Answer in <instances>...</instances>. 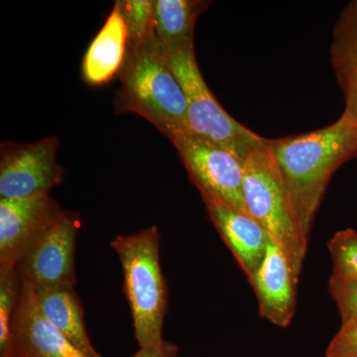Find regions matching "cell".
Wrapping results in <instances>:
<instances>
[{
	"instance_id": "9c48e42d",
	"label": "cell",
	"mask_w": 357,
	"mask_h": 357,
	"mask_svg": "<svg viewBox=\"0 0 357 357\" xmlns=\"http://www.w3.org/2000/svg\"><path fill=\"white\" fill-rule=\"evenodd\" d=\"M63 211L51 195L0 199V268L17 267Z\"/></svg>"
},
{
	"instance_id": "7402d4cb",
	"label": "cell",
	"mask_w": 357,
	"mask_h": 357,
	"mask_svg": "<svg viewBox=\"0 0 357 357\" xmlns=\"http://www.w3.org/2000/svg\"><path fill=\"white\" fill-rule=\"evenodd\" d=\"M345 96V107L342 115L357 126V77L342 89Z\"/></svg>"
},
{
	"instance_id": "6da1fadb",
	"label": "cell",
	"mask_w": 357,
	"mask_h": 357,
	"mask_svg": "<svg viewBox=\"0 0 357 357\" xmlns=\"http://www.w3.org/2000/svg\"><path fill=\"white\" fill-rule=\"evenodd\" d=\"M266 147L309 237L333 174L357 156V126L342 115L318 130L267 139Z\"/></svg>"
},
{
	"instance_id": "5bb4252c",
	"label": "cell",
	"mask_w": 357,
	"mask_h": 357,
	"mask_svg": "<svg viewBox=\"0 0 357 357\" xmlns=\"http://www.w3.org/2000/svg\"><path fill=\"white\" fill-rule=\"evenodd\" d=\"M33 289L40 310L63 335L86 356L102 357L96 351L86 332L84 309L76 286Z\"/></svg>"
},
{
	"instance_id": "277c9868",
	"label": "cell",
	"mask_w": 357,
	"mask_h": 357,
	"mask_svg": "<svg viewBox=\"0 0 357 357\" xmlns=\"http://www.w3.org/2000/svg\"><path fill=\"white\" fill-rule=\"evenodd\" d=\"M243 191L248 213L267 230L272 241L287 255L300 280L309 237L303 230L266 145L246 157Z\"/></svg>"
},
{
	"instance_id": "ac0fdd59",
	"label": "cell",
	"mask_w": 357,
	"mask_h": 357,
	"mask_svg": "<svg viewBox=\"0 0 357 357\" xmlns=\"http://www.w3.org/2000/svg\"><path fill=\"white\" fill-rule=\"evenodd\" d=\"M21 284L17 268H0V357H11V326Z\"/></svg>"
},
{
	"instance_id": "4fadbf2b",
	"label": "cell",
	"mask_w": 357,
	"mask_h": 357,
	"mask_svg": "<svg viewBox=\"0 0 357 357\" xmlns=\"http://www.w3.org/2000/svg\"><path fill=\"white\" fill-rule=\"evenodd\" d=\"M128 52V30L119 4L107 16L84 56L82 72L86 83L102 86L119 77Z\"/></svg>"
},
{
	"instance_id": "2e32d148",
	"label": "cell",
	"mask_w": 357,
	"mask_h": 357,
	"mask_svg": "<svg viewBox=\"0 0 357 357\" xmlns=\"http://www.w3.org/2000/svg\"><path fill=\"white\" fill-rule=\"evenodd\" d=\"M331 64L342 89L357 77V0L349 2L338 16L331 45Z\"/></svg>"
},
{
	"instance_id": "8fae6325",
	"label": "cell",
	"mask_w": 357,
	"mask_h": 357,
	"mask_svg": "<svg viewBox=\"0 0 357 357\" xmlns=\"http://www.w3.org/2000/svg\"><path fill=\"white\" fill-rule=\"evenodd\" d=\"M248 281L257 298L260 316L280 328L290 325L297 305L299 279L287 255L273 241H270L262 262Z\"/></svg>"
},
{
	"instance_id": "7c38bea8",
	"label": "cell",
	"mask_w": 357,
	"mask_h": 357,
	"mask_svg": "<svg viewBox=\"0 0 357 357\" xmlns=\"http://www.w3.org/2000/svg\"><path fill=\"white\" fill-rule=\"evenodd\" d=\"M203 201L211 222L249 280L262 262L271 237L248 213L215 199Z\"/></svg>"
},
{
	"instance_id": "ba28073f",
	"label": "cell",
	"mask_w": 357,
	"mask_h": 357,
	"mask_svg": "<svg viewBox=\"0 0 357 357\" xmlns=\"http://www.w3.org/2000/svg\"><path fill=\"white\" fill-rule=\"evenodd\" d=\"M79 229V213L64 210L16 267L20 278L34 288L76 286L77 241Z\"/></svg>"
},
{
	"instance_id": "ffe728a7",
	"label": "cell",
	"mask_w": 357,
	"mask_h": 357,
	"mask_svg": "<svg viewBox=\"0 0 357 357\" xmlns=\"http://www.w3.org/2000/svg\"><path fill=\"white\" fill-rule=\"evenodd\" d=\"M328 291L340 311L342 323L357 321V279L331 275Z\"/></svg>"
},
{
	"instance_id": "5b68a950",
	"label": "cell",
	"mask_w": 357,
	"mask_h": 357,
	"mask_svg": "<svg viewBox=\"0 0 357 357\" xmlns=\"http://www.w3.org/2000/svg\"><path fill=\"white\" fill-rule=\"evenodd\" d=\"M165 54L171 70L184 91L192 133L213 141L244 159L266 145L267 138L245 128L223 109L204 81L195 48Z\"/></svg>"
},
{
	"instance_id": "8992f818",
	"label": "cell",
	"mask_w": 357,
	"mask_h": 357,
	"mask_svg": "<svg viewBox=\"0 0 357 357\" xmlns=\"http://www.w3.org/2000/svg\"><path fill=\"white\" fill-rule=\"evenodd\" d=\"M172 143L202 198L248 213L243 191L245 159L192 132L180 134Z\"/></svg>"
},
{
	"instance_id": "52a82bcc",
	"label": "cell",
	"mask_w": 357,
	"mask_h": 357,
	"mask_svg": "<svg viewBox=\"0 0 357 357\" xmlns=\"http://www.w3.org/2000/svg\"><path fill=\"white\" fill-rule=\"evenodd\" d=\"M60 142L47 136L31 143L6 141L0 145V199L50 195L62 184L65 170L59 164Z\"/></svg>"
},
{
	"instance_id": "3957f363",
	"label": "cell",
	"mask_w": 357,
	"mask_h": 357,
	"mask_svg": "<svg viewBox=\"0 0 357 357\" xmlns=\"http://www.w3.org/2000/svg\"><path fill=\"white\" fill-rule=\"evenodd\" d=\"M161 236L156 225L115 237L110 243L123 271V293L139 349L160 347L168 307V288L161 261Z\"/></svg>"
},
{
	"instance_id": "603a6c76",
	"label": "cell",
	"mask_w": 357,
	"mask_h": 357,
	"mask_svg": "<svg viewBox=\"0 0 357 357\" xmlns=\"http://www.w3.org/2000/svg\"><path fill=\"white\" fill-rule=\"evenodd\" d=\"M178 347L171 342H164L163 344L157 347H147V349H139L131 357H178Z\"/></svg>"
},
{
	"instance_id": "9a60e30c",
	"label": "cell",
	"mask_w": 357,
	"mask_h": 357,
	"mask_svg": "<svg viewBox=\"0 0 357 357\" xmlns=\"http://www.w3.org/2000/svg\"><path fill=\"white\" fill-rule=\"evenodd\" d=\"M208 0H155V33L164 51L195 48L197 20Z\"/></svg>"
},
{
	"instance_id": "d6986e66",
	"label": "cell",
	"mask_w": 357,
	"mask_h": 357,
	"mask_svg": "<svg viewBox=\"0 0 357 357\" xmlns=\"http://www.w3.org/2000/svg\"><path fill=\"white\" fill-rule=\"evenodd\" d=\"M333 262V275L357 279V231L347 229L335 232L328 243Z\"/></svg>"
},
{
	"instance_id": "e0dca14e",
	"label": "cell",
	"mask_w": 357,
	"mask_h": 357,
	"mask_svg": "<svg viewBox=\"0 0 357 357\" xmlns=\"http://www.w3.org/2000/svg\"><path fill=\"white\" fill-rule=\"evenodd\" d=\"M126 30L128 49H138L156 38L155 0H116Z\"/></svg>"
},
{
	"instance_id": "7a4b0ae2",
	"label": "cell",
	"mask_w": 357,
	"mask_h": 357,
	"mask_svg": "<svg viewBox=\"0 0 357 357\" xmlns=\"http://www.w3.org/2000/svg\"><path fill=\"white\" fill-rule=\"evenodd\" d=\"M119 79L117 114L142 116L171 142L180 134L191 132L184 91L157 38L140 48L128 49Z\"/></svg>"
},
{
	"instance_id": "44dd1931",
	"label": "cell",
	"mask_w": 357,
	"mask_h": 357,
	"mask_svg": "<svg viewBox=\"0 0 357 357\" xmlns=\"http://www.w3.org/2000/svg\"><path fill=\"white\" fill-rule=\"evenodd\" d=\"M326 357H357V321L342 323L326 349Z\"/></svg>"
},
{
	"instance_id": "30bf717a",
	"label": "cell",
	"mask_w": 357,
	"mask_h": 357,
	"mask_svg": "<svg viewBox=\"0 0 357 357\" xmlns=\"http://www.w3.org/2000/svg\"><path fill=\"white\" fill-rule=\"evenodd\" d=\"M11 326V357H88L40 310L34 289L21 279Z\"/></svg>"
}]
</instances>
